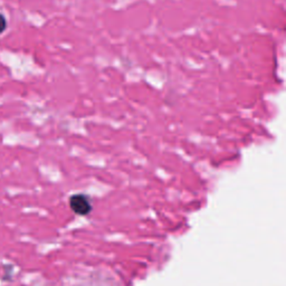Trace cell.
Here are the masks:
<instances>
[{"label": "cell", "mask_w": 286, "mask_h": 286, "mask_svg": "<svg viewBox=\"0 0 286 286\" xmlns=\"http://www.w3.org/2000/svg\"><path fill=\"white\" fill-rule=\"evenodd\" d=\"M70 206L75 213L80 216H85L91 212L92 205L90 199L84 195H74L70 199Z\"/></svg>", "instance_id": "cell-1"}, {"label": "cell", "mask_w": 286, "mask_h": 286, "mask_svg": "<svg viewBox=\"0 0 286 286\" xmlns=\"http://www.w3.org/2000/svg\"><path fill=\"white\" fill-rule=\"evenodd\" d=\"M7 27V20L5 18V16L0 14V34L3 33Z\"/></svg>", "instance_id": "cell-2"}]
</instances>
